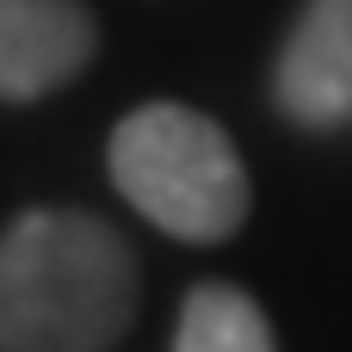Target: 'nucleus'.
I'll use <instances>...</instances> for the list:
<instances>
[{
    "label": "nucleus",
    "instance_id": "nucleus-1",
    "mask_svg": "<svg viewBox=\"0 0 352 352\" xmlns=\"http://www.w3.org/2000/svg\"><path fill=\"white\" fill-rule=\"evenodd\" d=\"M142 303L130 241L87 210H25L0 235V352H111Z\"/></svg>",
    "mask_w": 352,
    "mask_h": 352
},
{
    "label": "nucleus",
    "instance_id": "nucleus-2",
    "mask_svg": "<svg viewBox=\"0 0 352 352\" xmlns=\"http://www.w3.org/2000/svg\"><path fill=\"white\" fill-rule=\"evenodd\" d=\"M111 186L124 192V204L155 223L173 241H229L248 210H254V186L248 167L235 155V142L223 136L217 118L192 111V105H142L111 130Z\"/></svg>",
    "mask_w": 352,
    "mask_h": 352
},
{
    "label": "nucleus",
    "instance_id": "nucleus-3",
    "mask_svg": "<svg viewBox=\"0 0 352 352\" xmlns=\"http://www.w3.org/2000/svg\"><path fill=\"white\" fill-rule=\"evenodd\" d=\"M272 99L303 130L352 124V0H309L278 50Z\"/></svg>",
    "mask_w": 352,
    "mask_h": 352
},
{
    "label": "nucleus",
    "instance_id": "nucleus-4",
    "mask_svg": "<svg viewBox=\"0 0 352 352\" xmlns=\"http://www.w3.org/2000/svg\"><path fill=\"white\" fill-rule=\"evenodd\" d=\"M99 25L80 0H0V99H43L93 62Z\"/></svg>",
    "mask_w": 352,
    "mask_h": 352
},
{
    "label": "nucleus",
    "instance_id": "nucleus-5",
    "mask_svg": "<svg viewBox=\"0 0 352 352\" xmlns=\"http://www.w3.org/2000/svg\"><path fill=\"white\" fill-rule=\"evenodd\" d=\"M173 352H278L266 309L223 278H204L186 291L179 322H173Z\"/></svg>",
    "mask_w": 352,
    "mask_h": 352
}]
</instances>
